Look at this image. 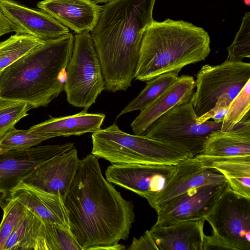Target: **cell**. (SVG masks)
Returning a JSON list of instances; mask_svg holds the SVG:
<instances>
[{
	"instance_id": "cb8c5ba5",
	"label": "cell",
	"mask_w": 250,
	"mask_h": 250,
	"mask_svg": "<svg viewBox=\"0 0 250 250\" xmlns=\"http://www.w3.org/2000/svg\"><path fill=\"white\" fill-rule=\"evenodd\" d=\"M180 72L177 70L163 73L146 81L145 87L121 111L117 118L132 111L143 110L176 81Z\"/></svg>"
},
{
	"instance_id": "277c9868",
	"label": "cell",
	"mask_w": 250,
	"mask_h": 250,
	"mask_svg": "<svg viewBox=\"0 0 250 250\" xmlns=\"http://www.w3.org/2000/svg\"><path fill=\"white\" fill-rule=\"evenodd\" d=\"M210 39L203 28L183 20H153L145 29L135 78L147 81L204 61Z\"/></svg>"
},
{
	"instance_id": "6da1fadb",
	"label": "cell",
	"mask_w": 250,
	"mask_h": 250,
	"mask_svg": "<svg viewBox=\"0 0 250 250\" xmlns=\"http://www.w3.org/2000/svg\"><path fill=\"white\" fill-rule=\"evenodd\" d=\"M98 159L91 153L80 160L63 199L69 230L82 250L127 239L135 221L132 203L104 177Z\"/></svg>"
},
{
	"instance_id": "2e32d148",
	"label": "cell",
	"mask_w": 250,
	"mask_h": 250,
	"mask_svg": "<svg viewBox=\"0 0 250 250\" xmlns=\"http://www.w3.org/2000/svg\"><path fill=\"white\" fill-rule=\"evenodd\" d=\"M37 7L76 34L91 32L96 25L103 6L91 0H43Z\"/></svg>"
},
{
	"instance_id": "8992f818",
	"label": "cell",
	"mask_w": 250,
	"mask_h": 250,
	"mask_svg": "<svg viewBox=\"0 0 250 250\" xmlns=\"http://www.w3.org/2000/svg\"><path fill=\"white\" fill-rule=\"evenodd\" d=\"M104 89L102 67L90 32L76 34L64 84L67 102L87 112Z\"/></svg>"
},
{
	"instance_id": "7a4b0ae2",
	"label": "cell",
	"mask_w": 250,
	"mask_h": 250,
	"mask_svg": "<svg viewBox=\"0 0 250 250\" xmlns=\"http://www.w3.org/2000/svg\"><path fill=\"white\" fill-rule=\"evenodd\" d=\"M156 0H112L103 6L90 34L101 63L105 89L126 91L131 85L146 28L154 20Z\"/></svg>"
},
{
	"instance_id": "ac0fdd59",
	"label": "cell",
	"mask_w": 250,
	"mask_h": 250,
	"mask_svg": "<svg viewBox=\"0 0 250 250\" xmlns=\"http://www.w3.org/2000/svg\"><path fill=\"white\" fill-rule=\"evenodd\" d=\"M12 196L42 221L69 229L67 212L60 194L46 192L21 181Z\"/></svg>"
},
{
	"instance_id": "83f0119b",
	"label": "cell",
	"mask_w": 250,
	"mask_h": 250,
	"mask_svg": "<svg viewBox=\"0 0 250 250\" xmlns=\"http://www.w3.org/2000/svg\"><path fill=\"white\" fill-rule=\"evenodd\" d=\"M250 80H249L229 105L222 123L221 130L229 131L250 112Z\"/></svg>"
},
{
	"instance_id": "9c48e42d",
	"label": "cell",
	"mask_w": 250,
	"mask_h": 250,
	"mask_svg": "<svg viewBox=\"0 0 250 250\" xmlns=\"http://www.w3.org/2000/svg\"><path fill=\"white\" fill-rule=\"evenodd\" d=\"M206 221L212 227V235L230 250H250V198L228 184Z\"/></svg>"
},
{
	"instance_id": "d590c367",
	"label": "cell",
	"mask_w": 250,
	"mask_h": 250,
	"mask_svg": "<svg viewBox=\"0 0 250 250\" xmlns=\"http://www.w3.org/2000/svg\"><path fill=\"white\" fill-rule=\"evenodd\" d=\"M91 0L94 1V2H95L97 3H106L107 2L111 1L112 0Z\"/></svg>"
},
{
	"instance_id": "ffe728a7",
	"label": "cell",
	"mask_w": 250,
	"mask_h": 250,
	"mask_svg": "<svg viewBox=\"0 0 250 250\" xmlns=\"http://www.w3.org/2000/svg\"><path fill=\"white\" fill-rule=\"evenodd\" d=\"M205 220L187 221L148 230L159 250H203Z\"/></svg>"
},
{
	"instance_id": "5b68a950",
	"label": "cell",
	"mask_w": 250,
	"mask_h": 250,
	"mask_svg": "<svg viewBox=\"0 0 250 250\" xmlns=\"http://www.w3.org/2000/svg\"><path fill=\"white\" fill-rule=\"evenodd\" d=\"M91 153L112 164L175 165L191 157L181 148L144 135H132L115 124L92 133Z\"/></svg>"
},
{
	"instance_id": "836d02e7",
	"label": "cell",
	"mask_w": 250,
	"mask_h": 250,
	"mask_svg": "<svg viewBox=\"0 0 250 250\" xmlns=\"http://www.w3.org/2000/svg\"><path fill=\"white\" fill-rule=\"evenodd\" d=\"M125 247L122 244L119 243L115 244L113 245H107L105 246H98L94 249L93 250H125Z\"/></svg>"
},
{
	"instance_id": "4dcf8cb0",
	"label": "cell",
	"mask_w": 250,
	"mask_h": 250,
	"mask_svg": "<svg viewBox=\"0 0 250 250\" xmlns=\"http://www.w3.org/2000/svg\"><path fill=\"white\" fill-rule=\"evenodd\" d=\"M227 60L242 61L250 58V12H246L232 43L227 47Z\"/></svg>"
},
{
	"instance_id": "ba28073f",
	"label": "cell",
	"mask_w": 250,
	"mask_h": 250,
	"mask_svg": "<svg viewBox=\"0 0 250 250\" xmlns=\"http://www.w3.org/2000/svg\"><path fill=\"white\" fill-rule=\"evenodd\" d=\"M250 80V63L226 60L203 66L196 75V90L190 102L198 117L210 110L218 98L227 95L233 100Z\"/></svg>"
},
{
	"instance_id": "3957f363",
	"label": "cell",
	"mask_w": 250,
	"mask_h": 250,
	"mask_svg": "<svg viewBox=\"0 0 250 250\" xmlns=\"http://www.w3.org/2000/svg\"><path fill=\"white\" fill-rule=\"evenodd\" d=\"M74 40L70 32L44 41L0 71V98L46 106L64 90Z\"/></svg>"
},
{
	"instance_id": "30bf717a",
	"label": "cell",
	"mask_w": 250,
	"mask_h": 250,
	"mask_svg": "<svg viewBox=\"0 0 250 250\" xmlns=\"http://www.w3.org/2000/svg\"><path fill=\"white\" fill-rule=\"evenodd\" d=\"M74 147L73 143L68 142L22 150H0V207L2 209L7 205L12 198L14 189L37 167Z\"/></svg>"
},
{
	"instance_id": "d4e9b609",
	"label": "cell",
	"mask_w": 250,
	"mask_h": 250,
	"mask_svg": "<svg viewBox=\"0 0 250 250\" xmlns=\"http://www.w3.org/2000/svg\"><path fill=\"white\" fill-rule=\"evenodd\" d=\"M44 42L28 35L15 34L0 42V71L28 54Z\"/></svg>"
},
{
	"instance_id": "9a60e30c",
	"label": "cell",
	"mask_w": 250,
	"mask_h": 250,
	"mask_svg": "<svg viewBox=\"0 0 250 250\" xmlns=\"http://www.w3.org/2000/svg\"><path fill=\"white\" fill-rule=\"evenodd\" d=\"M175 166L174 174L152 207L156 211L168 201L190 188L228 182L220 171L208 166L196 156L187 158Z\"/></svg>"
},
{
	"instance_id": "52a82bcc",
	"label": "cell",
	"mask_w": 250,
	"mask_h": 250,
	"mask_svg": "<svg viewBox=\"0 0 250 250\" xmlns=\"http://www.w3.org/2000/svg\"><path fill=\"white\" fill-rule=\"evenodd\" d=\"M197 118L189 102L166 112L143 135L175 146L193 157L201 153L209 134L213 130L221 129L222 123L208 120L197 124Z\"/></svg>"
},
{
	"instance_id": "e0dca14e",
	"label": "cell",
	"mask_w": 250,
	"mask_h": 250,
	"mask_svg": "<svg viewBox=\"0 0 250 250\" xmlns=\"http://www.w3.org/2000/svg\"><path fill=\"white\" fill-rule=\"evenodd\" d=\"M195 88L193 77L179 76L154 101L140 111L131 124L134 134L143 135L158 118L174 107L190 102Z\"/></svg>"
},
{
	"instance_id": "4316f807",
	"label": "cell",
	"mask_w": 250,
	"mask_h": 250,
	"mask_svg": "<svg viewBox=\"0 0 250 250\" xmlns=\"http://www.w3.org/2000/svg\"><path fill=\"white\" fill-rule=\"evenodd\" d=\"M53 138L49 134L19 130L14 127L0 136V150L26 149Z\"/></svg>"
},
{
	"instance_id": "f1b7e54d",
	"label": "cell",
	"mask_w": 250,
	"mask_h": 250,
	"mask_svg": "<svg viewBox=\"0 0 250 250\" xmlns=\"http://www.w3.org/2000/svg\"><path fill=\"white\" fill-rule=\"evenodd\" d=\"M26 208L12 198L2 208L0 223V250H3L8 238L24 215Z\"/></svg>"
},
{
	"instance_id": "f546056e",
	"label": "cell",
	"mask_w": 250,
	"mask_h": 250,
	"mask_svg": "<svg viewBox=\"0 0 250 250\" xmlns=\"http://www.w3.org/2000/svg\"><path fill=\"white\" fill-rule=\"evenodd\" d=\"M31 107L26 102L0 98V136L27 116Z\"/></svg>"
},
{
	"instance_id": "d6a6232c",
	"label": "cell",
	"mask_w": 250,
	"mask_h": 250,
	"mask_svg": "<svg viewBox=\"0 0 250 250\" xmlns=\"http://www.w3.org/2000/svg\"><path fill=\"white\" fill-rule=\"evenodd\" d=\"M12 32L13 30L11 24L0 8V38Z\"/></svg>"
},
{
	"instance_id": "7c38bea8",
	"label": "cell",
	"mask_w": 250,
	"mask_h": 250,
	"mask_svg": "<svg viewBox=\"0 0 250 250\" xmlns=\"http://www.w3.org/2000/svg\"><path fill=\"white\" fill-rule=\"evenodd\" d=\"M228 184L219 183L190 188L173 198L156 211L158 216L154 225L167 226L184 221L206 220Z\"/></svg>"
},
{
	"instance_id": "4fadbf2b",
	"label": "cell",
	"mask_w": 250,
	"mask_h": 250,
	"mask_svg": "<svg viewBox=\"0 0 250 250\" xmlns=\"http://www.w3.org/2000/svg\"><path fill=\"white\" fill-rule=\"evenodd\" d=\"M0 8L16 34L46 41L70 32L69 28L41 9H32L13 0H0Z\"/></svg>"
},
{
	"instance_id": "8d00e7d4",
	"label": "cell",
	"mask_w": 250,
	"mask_h": 250,
	"mask_svg": "<svg viewBox=\"0 0 250 250\" xmlns=\"http://www.w3.org/2000/svg\"><path fill=\"white\" fill-rule=\"evenodd\" d=\"M245 4L248 6H250V0H244Z\"/></svg>"
},
{
	"instance_id": "5bb4252c",
	"label": "cell",
	"mask_w": 250,
	"mask_h": 250,
	"mask_svg": "<svg viewBox=\"0 0 250 250\" xmlns=\"http://www.w3.org/2000/svg\"><path fill=\"white\" fill-rule=\"evenodd\" d=\"M80 160L74 147L37 167L22 181L46 192L60 194L63 200L79 167Z\"/></svg>"
},
{
	"instance_id": "484cf974",
	"label": "cell",
	"mask_w": 250,
	"mask_h": 250,
	"mask_svg": "<svg viewBox=\"0 0 250 250\" xmlns=\"http://www.w3.org/2000/svg\"><path fill=\"white\" fill-rule=\"evenodd\" d=\"M40 239L41 250H82L69 229L42 220Z\"/></svg>"
},
{
	"instance_id": "7402d4cb",
	"label": "cell",
	"mask_w": 250,
	"mask_h": 250,
	"mask_svg": "<svg viewBox=\"0 0 250 250\" xmlns=\"http://www.w3.org/2000/svg\"><path fill=\"white\" fill-rule=\"evenodd\" d=\"M195 156L220 171L233 191L250 198V156L224 158H208L199 154Z\"/></svg>"
},
{
	"instance_id": "8fae6325",
	"label": "cell",
	"mask_w": 250,
	"mask_h": 250,
	"mask_svg": "<svg viewBox=\"0 0 250 250\" xmlns=\"http://www.w3.org/2000/svg\"><path fill=\"white\" fill-rule=\"evenodd\" d=\"M176 170V166L160 164H112L108 167L105 178L109 182L136 193L154 202Z\"/></svg>"
},
{
	"instance_id": "1f68e13d",
	"label": "cell",
	"mask_w": 250,
	"mask_h": 250,
	"mask_svg": "<svg viewBox=\"0 0 250 250\" xmlns=\"http://www.w3.org/2000/svg\"><path fill=\"white\" fill-rule=\"evenodd\" d=\"M128 250H159L158 248L147 230L139 238H134Z\"/></svg>"
},
{
	"instance_id": "44dd1931",
	"label": "cell",
	"mask_w": 250,
	"mask_h": 250,
	"mask_svg": "<svg viewBox=\"0 0 250 250\" xmlns=\"http://www.w3.org/2000/svg\"><path fill=\"white\" fill-rule=\"evenodd\" d=\"M105 118L101 113H88L83 110L72 115L58 118L52 117L31 126V132L47 133L53 138L59 136H80L93 133L101 129Z\"/></svg>"
},
{
	"instance_id": "e575fe53",
	"label": "cell",
	"mask_w": 250,
	"mask_h": 250,
	"mask_svg": "<svg viewBox=\"0 0 250 250\" xmlns=\"http://www.w3.org/2000/svg\"><path fill=\"white\" fill-rule=\"evenodd\" d=\"M228 108L222 109L217 112L211 119L217 123H221L222 122L226 114H227Z\"/></svg>"
},
{
	"instance_id": "603a6c76",
	"label": "cell",
	"mask_w": 250,
	"mask_h": 250,
	"mask_svg": "<svg viewBox=\"0 0 250 250\" xmlns=\"http://www.w3.org/2000/svg\"><path fill=\"white\" fill-rule=\"evenodd\" d=\"M42 224L41 219L27 208L7 240L3 250H41Z\"/></svg>"
},
{
	"instance_id": "d6986e66",
	"label": "cell",
	"mask_w": 250,
	"mask_h": 250,
	"mask_svg": "<svg viewBox=\"0 0 250 250\" xmlns=\"http://www.w3.org/2000/svg\"><path fill=\"white\" fill-rule=\"evenodd\" d=\"M199 155L212 158L250 156V113L229 131H212Z\"/></svg>"
}]
</instances>
